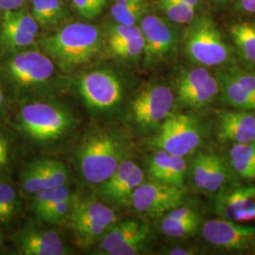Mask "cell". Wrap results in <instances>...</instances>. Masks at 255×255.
I'll return each mask as SVG.
<instances>
[{
  "label": "cell",
  "instance_id": "cell-1",
  "mask_svg": "<svg viewBox=\"0 0 255 255\" xmlns=\"http://www.w3.org/2000/svg\"><path fill=\"white\" fill-rule=\"evenodd\" d=\"M102 37L99 27L72 23L44 38L41 47L63 71H72L86 64L99 53Z\"/></svg>",
  "mask_w": 255,
  "mask_h": 255
},
{
  "label": "cell",
  "instance_id": "cell-2",
  "mask_svg": "<svg viewBox=\"0 0 255 255\" xmlns=\"http://www.w3.org/2000/svg\"><path fill=\"white\" fill-rule=\"evenodd\" d=\"M124 148L115 134L96 130L82 141L78 160L83 178L93 184L105 182L123 160Z\"/></svg>",
  "mask_w": 255,
  "mask_h": 255
},
{
  "label": "cell",
  "instance_id": "cell-3",
  "mask_svg": "<svg viewBox=\"0 0 255 255\" xmlns=\"http://www.w3.org/2000/svg\"><path fill=\"white\" fill-rule=\"evenodd\" d=\"M184 51L193 64L205 68L228 64L232 51L214 21L195 19L184 35Z\"/></svg>",
  "mask_w": 255,
  "mask_h": 255
},
{
  "label": "cell",
  "instance_id": "cell-4",
  "mask_svg": "<svg viewBox=\"0 0 255 255\" xmlns=\"http://www.w3.org/2000/svg\"><path fill=\"white\" fill-rule=\"evenodd\" d=\"M19 126L31 139L39 142L57 140L73 125L72 115L64 107L51 102L37 101L22 107Z\"/></svg>",
  "mask_w": 255,
  "mask_h": 255
},
{
  "label": "cell",
  "instance_id": "cell-5",
  "mask_svg": "<svg viewBox=\"0 0 255 255\" xmlns=\"http://www.w3.org/2000/svg\"><path fill=\"white\" fill-rule=\"evenodd\" d=\"M203 136V128L197 118L189 114H170L158 128L151 145L170 154L185 157L201 146Z\"/></svg>",
  "mask_w": 255,
  "mask_h": 255
},
{
  "label": "cell",
  "instance_id": "cell-6",
  "mask_svg": "<svg viewBox=\"0 0 255 255\" xmlns=\"http://www.w3.org/2000/svg\"><path fill=\"white\" fill-rule=\"evenodd\" d=\"M175 101V94L170 87L160 83L147 85L130 101V119L139 130L158 128L171 114Z\"/></svg>",
  "mask_w": 255,
  "mask_h": 255
},
{
  "label": "cell",
  "instance_id": "cell-7",
  "mask_svg": "<svg viewBox=\"0 0 255 255\" xmlns=\"http://www.w3.org/2000/svg\"><path fill=\"white\" fill-rule=\"evenodd\" d=\"M117 222L116 212L101 202H75L68 213V224L80 245L95 242Z\"/></svg>",
  "mask_w": 255,
  "mask_h": 255
},
{
  "label": "cell",
  "instance_id": "cell-8",
  "mask_svg": "<svg viewBox=\"0 0 255 255\" xmlns=\"http://www.w3.org/2000/svg\"><path fill=\"white\" fill-rule=\"evenodd\" d=\"M174 94L175 99L183 106L201 109L213 103L219 96V81L207 68L196 65L179 74Z\"/></svg>",
  "mask_w": 255,
  "mask_h": 255
},
{
  "label": "cell",
  "instance_id": "cell-9",
  "mask_svg": "<svg viewBox=\"0 0 255 255\" xmlns=\"http://www.w3.org/2000/svg\"><path fill=\"white\" fill-rule=\"evenodd\" d=\"M183 201V188L152 180L142 182L132 193L129 202L138 213L155 218L181 206Z\"/></svg>",
  "mask_w": 255,
  "mask_h": 255
},
{
  "label": "cell",
  "instance_id": "cell-10",
  "mask_svg": "<svg viewBox=\"0 0 255 255\" xmlns=\"http://www.w3.org/2000/svg\"><path fill=\"white\" fill-rule=\"evenodd\" d=\"M4 70L18 87L31 88L50 80L54 73V63L44 52L27 50L7 59Z\"/></svg>",
  "mask_w": 255,
  "mask_h": 255
},
{
  "label": "cell",
  "instance_id": "cell-11",
  "mask_svg": "<svg viewBox=\"0 0 255 255\" xmlns=\"http://www.w3.org/2000/svg\"><path fill=\"white\" fill-rule=\"evenodd\" d=\"M140 28L145 41L143 55L146 65L164 63L172 56L178 46L179 34L170 23L148 14L141 19Z\"/></svg>",
  "mask_w": 255,
  "mask_h": 255
},
{
  "label": "cell",
  "instance_id": "cell-12",
  "mask_svg": "<svg viewBox=\"0 0 255 255\" xmlns=\"http://www.w3.org/2000/svg\"><path fill=\"white\" fill-rule=\"evenodd\" d=\"M79 91L85 104L95 111L106 112L122 101L123 87L111 71L97 70L85 74L79 82Z\"/></svg>",
  "mask_w": 255,
  "mask_h": 255
},
{
  "label": "cell",
  "instance_id": "cell-13",
  "mask_svg": "<svg viewBox=\"0 0 255 255\" xmlns=\"http://www.w3.org/2000/svg\"><path fill=\"white\" fill-rule=\"evenodd\" d=\"M201 235L210 245L227 251H246L255 246V227L227 219H209L203 223Z\"/></svg>",
  "mask_w": 255,
  "mask_h": 255
},
{
  "label": "cell",
  "instance_id": "cell-14",
  "mask_svg": "<svg viewBox=\"0 0 255 255\" xmlns=\"http://www.w3.org/2000/svg\"><path fill=\"white\" fill-rule=\"evenodd\" d=\"M193 185L202 193L215 194L225 189L231 180L230 166L223 157L213 152L196 155L190 166Z\"/></svg>",
  "mask_w": 255,
  "mask_h": 255
},
{
  "label": "cell",
  "instance_id": "cell-15",
  "mask_svg": "<svg viewBox=\"0 0 255 255\" xmlns=\"http://www.w3.org/2000/svg\"><path fill=\"white\" fill-rule=\"evenodd\" d=\"M68 171L63 163L54 159L42 158L27 164L21 173V184L28 194L65 185Z\"/></svg>",
  "mask_w": 255,
  "mask_h": 255
},
{
  "label": "cell",
  "instance_id": "cell-16",
  "mask_svg": "<svg viewBox=\"0 0 255 255\" xmlns=\"http://www.w3.org/2000/svg\"><path fill=\"white\" fill-rule=\"evenodd\" d=\"M39 25L24 9L4 11L0 23V44L10 49L27 47L34 43Z\"/></svg>",
  "mask_w": 255,
  "mask_h": 255
},
{
  "label": "cell",
  "instance_id": "cell-17",
  "mask_svg": "<svg viewBox=\"0 0 255 255\" xmlns=\"http://www.w3.org/2000/svg\"><path fill=\"white\" fill-rule=\"evenodd\" d=\"M145 174L132 160L123 159L116 171L101 183L99 192L102 197L116 203H126L137 187L144 182Z\"/></svg>",
  "mask_w": 255,
  "mask_h": 255
},
{
  "label": "cell",
  "instance_id": "cell-18",
  "mask_svg": "<svg viewBox=\"0 0 255 255\" xmlns=\"http://www.w3.org/2000/svg\"><path fill=\"white\" fill-rule=\"evenodd\" d=\"M215 206L220 219L237 223L255 221V186L223 189L219 192Z\"/></svg>",
  "mask_w": 255,
  "mask_h": 255
},
{
  "label": "cell",
  "instance_id": "cell-19",
  "mask_svg": "<svg viewBox=\"0 0 255 255\" xmlns=\"http://www.w3.org/2000/svg\"><path fill=\"white\" fill-rule=\"evenodd\" d=\"M219 139L233 145L253 143L255 139V114L248 110L224 111L219 114Z\"/></svg>",
  "mask_w": 255,
  "mask_h": 255
},
{
  "label": "cell",
  "instance_id": "cell-20",
  "mask_svg": "<svg viewBox=\"0 0 255 255\" xmlns=\"http://www.w3.org/2000/svg\"><path fill=\"white\" fill-rule=\"evenodd\" d=\"M21 255H64L69 254L59 234L53 231L27 229L15 237Z\"/></svg>",
  "mask_w": 255,
  "mask_h": 255
},
{
  "label": "cell",
  "instance_id": "cell-21",
  "mask_svg": "<svg viewBox=\"0 0 255 255\" xmlns=\"http://www.w3.org/2000/svg\"><path fill=\"white\" fill-rule=\"evenodd\" d=\"M187 164L182 156L158 149L147 161V172L151 180L183 188Z\"/></svg>",
  "mask_w": 255,
  "mask_h": 255
},
{
  "label": "cell",
  "instance_id": "cell-22",
  "mask_svg": "<svg viewBox=\"0 0 255 255\" xmlns=\"http://www.w3.org/2000/svg\"><path fill=\"white\" fill-rule=\"evenodd\" d=\"M149 227L135 219H126L118 224H114L104 234L100 242V251L106 255L109 251L135 239H147Z\"/></svg>",
  "mask_w": 255,
  "mask_h": 255
},
{
  "label": "cell",
  "instance_id": "cell-23",
  "mask_svg": "<svg viewBox=\"0 0 255 255\" xmlns=\"http://www.w3.org/2000/svg\"><path fill=\"white\" fill-rule=\"evenodd\" d=\"M217 78L219 84V96L225 104L238 110L255 111V97L246 91L226 69L219 70Z\"/></svg>",
  "mask_w": 255,
  "mask_h": 255
},
{
  "label": "cell",
  "instance_id": "cell-24",
  "mask_svg": "<svg viewBox=\"0 0 255 255\" xmlns=\"http://www.w3.org/2000/svg\"><path fill=\"white\" fill-rule=\"evenodd\" d=\"M229 32L240 58L255 66V23H237L230 27Z\"/></svg>",
  "mask_w": 255,
  "mask_h": 255
},
{
  "label": "cell",
  "instance_id": "cell-25",
  "mask_svg": "<svg viewBox=\"0 0 255 255\" xmlns=\"http://www.w3.org/2000/svg\"><path fill=\"white\" fill-rule=\"evenodd\" d=\"M229 158L237 176L244 180H255V147L253 143L233 145L229 151Z\"/></svg>",
  "mask_w": 255,
  "mask_h": 255
},
{
  "label": "cell",
  "instance_id": "cell-26",
  "mask_svg": "<svg viewBox=\"0 0 255 255\" xmlns=\"http://www.w3.org/2000/svg\"><path fill=\"white\" fill-rule=\"evenodd\" d=\"M32 16L41 27H53L65 17L62 0H31Z\"/></svg>",
  "mask_w": 255,
  "mask_h": 255
},
{
  "label": "cell",
  "instance_id": "cell-27",
  "mask_svg": "<svg viewBox=\"0 0 255 255\" xmlns=\"http://www.w3.org/2000/svg\"><path fill=\"white\" fill-rule=\"evenodd\" d=\"M145 0H116L111 8V15L116 23L135 26L144 12Z\"/></svg>",
  "mask_w": 255,
  "mask_h": 255
},
{
  "label": "cell",
  "instance_id": "cell-28",
  "mask_svg": "<svg viewBox=\"0 0 255 255\" xmlns=\"http://www.w3.org/2000/svg\"><path fill=\"white\" fill-rule=\"evenodd\" d=\"M200 216L188 219H173L164 216L161 222V230L166 237L182 238L194 235L200 227Z\"/></svg>",
  "mask_w": 255,
  "mask_h": 255
},
{
  "label": "cell",
  "instance_id": "cell-29",
  "mask_svg": "<svg viewBox=\"0 0 255 255\" xmlns=\"http://www.w3.org/2000/svg\"><path fill=\"white\" fill-rule=\"evenodd\" d=\"M159 7L165 16L175 24H190L195 18L196 9L184 0H159Z\"/></svg>",
  "mask_w": 255,
  "mask_h": 255
},
{
  "label": "cell",
  "instance_id": "cell-30",
  "mask_svg": "<svg viewBox=\"0 0 255 255\" xmlns=\"http://www.w3.org/2000/svg\"><path fill=\"white\" fill-rule=\"evenodd\" d=\"M71 195L73 194L65 185L37 192L34 194V198L32 201V210L37 217L44 211L53 206L58 201L70 197Z\"/></svg>",
  "mask_w": 255,
  "mask_h": 255
},
{
  "label": "cell",
  "instance_id": "cell-31",
  "mask_svg": "<svg viewBox=\"0 0 255 255\" xmlns=\"http://www.w3.org/2000/svg\"><path fill=\"white\" fill-rule=\"evenodd\" d=\"M145 41L142 36L129 39L124 42L108 45L111 53L121 60H135L144 52Z\"/></svg>",
  "mask_w": 255,
  "mask_h": 255
},
{
  "label": "cell",
  "instance_id": "cell-32",
  "mask_svg": "<svg viewBox=\"0 0 255 255\" xmlns=\"http://www.w3.org/2000/svg\"><path fill=\"white\" fill-rule=\"evenodd\" d=\"M75 202H76V199L74 195H71L70 197H67L65 199L58 201L53 206L49 207L48 209L41 213L39 216H37V218L46 223L55 224L61 221L65 216L68 215V213L73 207Z\"/></svg>",
  "mask_w": 255,
  "mask_h": 255
},
{
  "label": "cell",
  "instance_id": "cell-33",
  "mask_svg": "<svg viewBox=\"0 0 255 255\" xmlns=\"http://www.w3.org/2000/svg\"><path fill=\"white\" fill-rule=\"evenodd\" d=\"M142 36L140 27L127 26L119 23L111 25L107 29V43L108 45L124 42L129 39Z\"/></svg>",
  "mask_w": 255,
  "mask_h": 255
},
{
  "label": "cell",
  "instance_id": "cell-34",
  "mask_svg": "<svg viewBox=\"0 0 255 255\" xmlns=\"http://www.w3.org/2000/svg\"><path fill=\"white\" fill-rule=\"evenodd\" d=\"M0 206L9 219L15 214L17 199L13 187L4 181H0Z\"/></svg>",
  "mask_w": 255,
  "mask_h": 255
},
{
  "label": "cell",
  "instance_id": "cell-35",
  "mask_svg": "<svg viewBox=\"0 0 255 255\" xmlns=\"http://www.w3.org/2000/svg\"><path fill=\"white\" fill-rule=\"evenodd\" d=\"M107 0H72L74 9L82 17L94 19L97 17L106 6Z\"/></svg>",
  "mask_w": 255,
  "mask_h": 255
},
{
  "label": "cell",
  "instance_id": "cell-36",
  "mask_svg": "<svg viewBox=\"0 0 255 255\" xmlns=\"http://www.w3.org/2000/svg\"><path fill=\"white\" fill-rule=\"evenodd\" d=\"M226 70L246 91L255 98V73L237 67H230Z\"/></svg>",
  "mask_w": 255,
  "mask_h": 255
},
{
  "label": "cell",
  "instance_id": "cell-37",
  "mask_svg": "<svg viewBox=\"0 0 255 255\" xmlns=\"http://www.w3.org/2000/svg\"><path fill=\"white\" fill-rule=\"evenodd\" d=\"M9 146L7 139L0 133V167L9 163Z\"/></svg>",
  "mask_w": 255,
  "mask_h": 255
},
{
  "label": "cell",
  "instance_id": "cell-38",
  "mask_svg": "<svg viewBox=\"0 0 255 255\" xmlns=\"http://www.w3.org/2000/svg\"><path fill=\"white\" fill-rule=\"evenodd\" d=\"M25 2L26 0H0V9L7 11L20 9Z\"/></svg>",
  "mask_w": 255,
  "mask_h": 255
},
{
  "label": "cell",
  "instance_id": "cell-39",
  "mask_svg": "<svg viewBox=\"0 0 255 255\" xmlns=\"http://www.w3.org/2000/svg\"><path fill=\"white\" fill-rule=\"evenodd\" d=\"M237 8L246 13H255V0H236Z\"/></svg>",
  "mask_w": 255,
  "mask_h": 255
},
{
  "label": "cell",
  "instance_id": "cell-40",
  "mask_svg": "<svg viewBox=\"0 0 255 255\" xmlns=\"http://www.w3.org/2000/svg\"><path fill=\"white\" fill-rule=\"evenodd\" d=\"M166 254L170 255H191L196 254V250L193 248L176 247V248L168 250Z\"/></svg>",
  "mask_w": 255,
  "mask_h": 255
},
{
  "label": "cell",
  "instance_id": "cell-41",
  "mask_svg": "<svg viewBox=\"0 0 255 255\" xmlns=\"http://www.w3.org/2000/svg\"><path fill=\"white\" fill-rule=\"evenodd\" d=\"M5 101H6V99H5V94H4L3 88H2V86H1V84H0V112H1V111L3 110V108H4Z\"/></svg>",
  "mask_w": 255,
  "mask_h": 255
},
{
  "label": "cell",
  "instance_id": "cell-42",
  "mask_svg": "<svg viewBox=\"0 0 255 255\" xmlns=\"http://www.w3.org/2000/svg\"><path fill=\"white\" fill-rule=\"evenodd\" d=\"M8 221H9V219L7 218L6 214L4 213V211H3V209H2L1 206H0V223H6V222H8Z\"/></svg>",
  "mask_w": 255,
  "mask_h": 255
},
{
  "label": "cell",
  "instance_id": "cell-43",
  "mask_svg": "<svg viewBox=\"0 0 255 255\" xmlns=\"http://www.w3.org/2000/svg\"><path fill=\"white\" fill-rule=\"evenodd\" d=\"M215 4H221L223 2H225V0H212Z\"/></svg>",
  "mask_w": 255,
  "mask_h": 255
},
{
  "label": "cell",
  "instance_id": "cell-44",
  "mask_svg": "<svg viewBox=\"0 0 255 255\" xmlns=\"http://www.w3.org/2000/svg\"><path fill=\"white\" fill-rule=\"evenodd\" d=\"M1 244H2V238H1V235H0V246H1Z\"/></svg>",
  "mask_w": 255,
  "mask_h": 255
},
{
  "label": "cell",
  "instance_id": "cell-45",
  "mask_svg": "<svg viewBox=\"0 0 255 255\" xmlns=\"http://www.w3.org/2000/svg\"><path fill=\"white\" fill-rule=\"evenodd\" d=\"M253 145H254V146H255V140H254V142H253Z\"/></svg>",
  "mask_w": 255,
  "mask_h": 255
},
{
  "label": "cell",
  "instance_id": "cell-46",
  "mask_svg": "<svg viewBox=\"0 0 255 255\" xmlns=\"http://www.w3.org/2000/svg\"><path fill=\"white\" fill-rule=\"evenodd\" d=\"M0 23H1V21H0Z\"/></svg>",
  "mask_w": 255,
  "mask_h": 255
}]
</instances>
